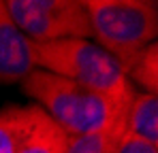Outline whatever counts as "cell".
I'll use <instances>...</instances> for the list:
<instances>
[{
  "instance_id": "3",
  "label": "cell",
  "mask_w": 158,
  "mask_h": 153,
  "mask_svg": "<svg viewBox=\"0 0 158 153\" xmlns=\"http://www.w3.org/2000/svg\"><path fill=\"white\" fill-rule=\"evenodd\" d=\"M32 51L34 64L41 70L115 98L135 96L132 83L120 64L90 38H64L43 45L32 43Z\"/></svg>"
},
{
  "instance_id": "11",
  "label": "cell",
  "mask_w": 158,
  "mask_h": 153,
  "mask_svg": "<svg viewBox=\"0 0 158 153\" xmlns=\"http://www.w3.org/2000/svg\"><path fill=\"white\" fill-rule=\"evenodd\" d=\"M118 153H158V145H152V143L131 136V134H124Z\"/></svg>"
},
{
  "instance_id": "8",
  "label": "cell",
  "mask_w": 158,
  "mask_h": 153,
  "mask_svg": "<svg viewBox=\"0 0 158 153\" xmlns=\"http://www.w3.org/2000/svg\"><path fill=\"white\" fill-rule=\"evenodd\" d=\"M69 138L71 136L43 113L17 153H64L69 147Z\"/></svg>"
},
{
  "instance_id": "9",
  "label": "cell",
  "mask_w": 158,
  "mask_h": 153,
  "mask_svg": "<svg viewBox=\"0 0 158 153\" xmlns=\"http://www.w3.org/2000/svg\"><path fill=\"white\" fill-rule=\"evenodd\" d=\"M124 134H126V121L90 134L71 136L64 153H118Z\"/></svg>"
},
{
  "instance_id": "10",
  "label": "cell",
  "mask_w": 158,
  "mask_h": 153,
  "mask_svg": "<svg viewBox=\"0 0 158 153\" xmlns=\"http://www.w3.org/2000/svg\"><path fill=\"white\" fill-rule=\"evenodd\" d=\"M126 76H128V81L132 79L135 83L145 87L148 94H156V89H158V47H156V43L148 45L139 53V57L126 70Z\"/></svg>"
},
{
  "instance_id": "1",
  "label": "cell",
  "mask_w": 158,
  "mask_h": 153,
  "mask_svg": "<svg viewBox=\"0 0 158 153\" xmlns=\"http://www.w3.org/2000/svg\"><path fill=\"white\" fill-rule=\"evenodd\" d=\"M22 89L69 136L90 134L126 121L132 100L83 87L41 68H34L22 81Z\"/></svg>"
},
{
  "instance_id": "7",
  "label": "cell",
  "mask_w": 158,
  "mask_h": 153,
  "mask_svg": "<svg viewBox=\"0 0 158 153\" xmlns=\"http://www.w3.org/2000/svg\"><path fill=\"white\" fill-rule=\"evenodd\" d=\"M126 134L158 145V98L156 94H135L126 113Z\"/></svg>"
},
{
  "instance_id": "5",
  "label": "cell",
  "mask_w": 158,
  "mask_h": 153,
  "mask_svg": "<svg viewBox=\"0 0 158 153\" xmlns=\"http://www.w3.org/2000/svg\"><path fill=\"white\" fill-rule=\"evenodd\" d=\"M34 68L32 43L15 26L6 4L0 0V83H22Z\"/></svg>"
},
{
  "instance_id": "2",
  "label": "cell",
  "mask_w": 158,
  "mask_h": 153,
  "mask_svg": "<svg viewBox=\"0 0 158 153\" xmlns=\"http://www.w3.org/2000/svg\"><path fill=\"white\" fill-rule=\"evenodd\" d=\"M94 43L126 70L158 34V4L154 0H85Z\"/></svg>"
},
{
  "instance_id": "6",
  "label": "cell",
  "mask_w": 158,
  "mask_h": 153,
  "mask_svg": "<svg viewBox=\"0 0 158 153\" xmlns=\"http://www.w3.org/2000/svg\"><path fill=\"white\" fill-rule=\"evenodd\" d=\"M43 111L34 106H4L0 108V153H17L22 143L36 126Z\"/></svg>"
},
{
  "instance_id": "4",
  "label": "cell",
  "mask_w": 158,
  "mask_h": 153,
  "mask_svg": "<svg viewBox=\"0 0 158 153\" xmlns=\"http://www.w3.org/2000/svg\"><path fill=\"white\" fill-rule=\"evenodd\" d=\"M6 11L30 43L92 38L81 0H6Z\"/></svg>"
}]
</instances>
